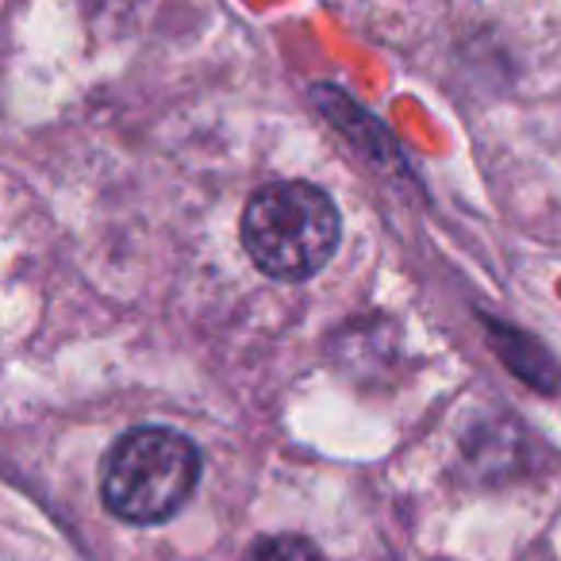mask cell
I'll return each instance as SVG.
<instances>
[{"label":"cell","instance_id":"1","mask_svg":"<svg viewBox=\"0 0 561 561\" xmlns=\"http://www.w3.org/2000/svg\"><path fill=\"white\" fill-rule=\"evenodd\" d=\"M339 208L308 181L257 188L242 208V247L250 262L277 280H308L339 250Z\"/></svg>","mask_w":561,"mask_h":561},{"label":"cell","instance_id":"2","mask_svg":"<svg viewBox=\"0 0 561 561\" xmlns=\"http://www.w3.org/2000/svg\"><path fill=\"white\" fill-rule=\"evenodd\" d=\"M201 481V450L173 427H135L104 458L101 496L116 519L135 527L165 523Z\"/></svg>","mask_w":561,"mask_h":561},{"label":"cell","instance_id":"3","mask_svg":"<svg viewBox=\"0 0 561 561\" xmlns=\"http://www.w3.org/2000/svg\"><path fill=\"white\" fill-rule=\"evenodd\" d=\"M242 561H323V553L316 550L308 538L277 535V538H262V542H254Z\"/></svg>","mask_w":561,"mask_h":561}]
</instances>
